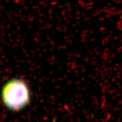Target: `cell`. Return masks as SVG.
I'll return each instance as SVG.
<instances>
[{"mask_svg": "<svg viewBox=\"0 0 122 122\" xmlns=\"http://www.w3.org/2000/svg\"><path fill=\"white\" fill-rule=\"evenodd\" d=\"M1 97L3 104L7 109L18 112L30 104V90L27 83L21 79H11L3 86Z\"/></svg>", "mask_w": 122, "mask_h": 122, "instance_id": "cell-1", "label": "cell"}]
</instances>
